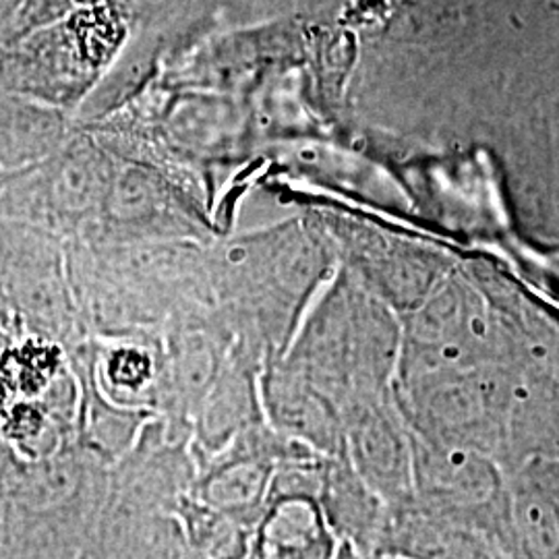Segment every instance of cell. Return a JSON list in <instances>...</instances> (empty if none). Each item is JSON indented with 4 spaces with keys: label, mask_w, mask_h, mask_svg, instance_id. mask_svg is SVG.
<instances>
[{
    "label": "cell",
    "mask_w": 559,
    "mask_h": 559,
    "mask_svg": "<svg viewBox=\"0 0 559 559\" xmlns=\"http://www.w3.org/2000/svg\"><path fill=\"white\" fill-rule=\"evenodd\" d=\"M78 129L62 108L0 92V168L20 173L55 156Z\"/></svg>",
    "instance_id": "cell-17"
},
{
    "label": "cell",
    "mask_w": 559,
    "mask_h": 559,
    "mask_svg": "<svg viewBox=\"0 0 559 559\" xmlns=\"http://www.w3.org/2000/svg\"><path fill=\"white\" fill-rule=\"evenodd\" d=\"M378 556L406 559H522L477 526L440 516L417 498L390 506ZM376 556V558H378Z\"/></svg>",
    "instance_id": "cell-10"
},
{
    "label": "cell",
    "mask_w": 559,
    "mask_h": 559,
    "mask_svg": "<svg viewBox=\"0 0 559 559\" xmlns=\"http://www.w3.org/2000/svg\"><path fill=\"white\" fill-rule=\"evenodd\" d=\"M2 559H36V558H2Z\"/></svg>",
    "instance_id": "cell-25"
},
{
    "label": "cell",
    "mask_w": 559,
    "mask_h": 559,
    "mask_svg": "<svg viewBox=\"0 0 559 559\" xmlns=\"http://www.w3.org/2000/svg\"><path fill=\"white\" fill-rule=\"evenodd\" d=\"M336 559H362L359 554L353 549V547H348V545H344V543H340L338 556Z\"/></svg>",
    "instance_id": "cell-22"
},
{
    "label": "cell",
    "mask_w": 559,
    "mask_h": 559,
    "mask_svg": "<svg viewBox=\"0 0 559 559\" xmlns=\"http://www.w3.org/2000/svg\"><path fill=\"white\" fill-rule=\"evenodd\" d=\"M15 338H17V334L11 328H7L4 323H0V411L9 402V390H7V381H4V360H7V353Z\"/></svg>",
    "instance_id": "cell-19"
},
{
    "label": "cell",
    "mask_w": 559,
    "mask_h": 559,
    "mask_svg": "<svg viewBox=\"0 0 559 559\" xmlns=\"http://www.w3.org/2000/svg\"><path fill=\"white\" fill-rule=\"evenodd\" d=\"M260 381L265 420L276 431L321 456L344 454V411L336 400L300 376L282 355L263 359Z\"/></svg>",
    "instance_id": "cell-8"
},
{
    "label": "cell",
    "mask_w": 559,
    "mask_h": 559,
    "mask_svg": "<svg viewBox=\"0 0 559 559\" xmlns=\"http://www.w3.org/2000/svg\"><path fill=\"white\" fill-rule=\"evenodd\" d=\"M0 323H4L7 328H11L15 332V321H13V313H11V307H9V300L4 295V286H2V280H0ZM17 334V332H15Z\"/></svg>",
    "instance_id": "cell-20"
},
{
    "label": "cell",
    "mask_w": 559,
    "mask_h": 559,
    "mask_svg": "<svg viewBox=\"0 0 559 559\" xmlns=\"http://www.w3.org/2000/svg\"><path fill=\"white\" fill-rule=\"evenodd\" d=\"M81 385L69 367L40 399L11 400L0 411V433L25 462H38L78 443Z\"/></svg>",
    "instance_id": "cell-11"
},
{
    "label": "cell",
    "mask_w": 559,
    "mask_h": 559,
    "mask_svg": "<svg viewBox=\"0 0 559 559\" xmlns=\"http://www.w3.org/2000/svg\"><path fill=\"white\" fill-rule=\"evenodd\" d=\"M299 454V441L261 420L221 454L201 462L189 496L255 528L267 506L276 466Z\"/></svg>",
    "instance_id": "cell-6"
},
{
    "label": "cell",
    "mask_w": 559,
    "mask_h": 559,
    "mask_svg": "<svg viewBox=\"0 0 559 559\" xmlns=\"http://www.w3.org/2000/svg\"><path fill=\"white\" fill-rule=\"evenodd\" d=\"M338 549L320 500L288 496L267 501L253 528L249 559H336Z\"/></svg>",
    "instance_id": "cell-14"
},
{
    "label": "cell",
    "mask_w": 559,
    "mask_h": 559,
    "mask_svg": "<svg viewBox=\"0 0 559 559\" xmlns=\"http://www.w3.org/2000/svg\"><path fill=\"white\" fill-rule=\"evenodd\" d=\"M371 559H406V558H394V556H378V558Z\"/></svg>",
    "instance_id": "cell-24"
},
{
    "label": "cell",
    "mask_w": 559,
    "mask_h": 559,
    "mask_svg": "<svg viewBox=\"0 0 559 559\" xmlns=\"http://www.w3.org/2000/svg\"><path fill=\"white\" fill-rule=\"evenodd\" d=\"M9 177H11V173H4V170L0 168V191H2V187H4V182L9 180Z\"/></svg>",
    "instance_id": "cell-23"
},
{
    "label": "cell",
    "mask_w": 559,
    "mask_h": 559,
    "mask_svg": "<svg viewBox=\"0 0 559 559\" xmlns=\"http://www.w3.org/2000/svg\"><path fill=\"white\" fill-rule=\"evenodd\" d=\"M318 500L340 543L353 547L362 559L378 556L390 506L360 477L346 454L325 462Z\"/></svg>",
    "instance_id": "cell-13"
},
{
    "label": "cell",
    "mask_w": 559,
    "mask_h": 559,
    "mask_svg": "<svg viewBox=\"0 0 559 559\" xmlns=\"http://www.w3.org/2000/svg\"><path fill=\"white\" fill-rule=\"evenodd\" d=\"M344 454L388 506L415 500V445L394 392L344 408Z\"/></svg>",
    "instance_id": "cell-7"
},
{
    "label": "cell",
    "mask_w": 559,
    "mask_h": 559,
    "mask_svg": "<svg viewBox=\"0 0 559 559\" xmlns=\"http://www.w3.org/2000/svg\"><path fill=\"white\" fill-rule=\"evenodd\" d=\"M162 365V334L96 338V383L102 394L119 406L143 408L158 415Z\"/></svg>",
    "instance_id": "cell-16"
},
{
    "label": "cell",
    "mask_w": 559,
    "mask_h": 559,
    "mask_svg": "<svg viewBox=\"0 0 559 559\" xmlns=\"http://www.w3.org/2000/svg\"><path fill=\"white\" fill-rule=\"evenodd\" d=\"M195 559H249L253 528L187 496L175 510Z\"/></svg>",
    "instance_id": "cell-18"
},
{
    "label": "cell",
    "mask_w": 559,
    "mask_h": 559,
    "mask_svg": "<svg viewBox=\"0 0 559 559\" xmlns=\"http://www.w3.org/2000/svg\"><path fill=\"white\" fill-rule=\"evenodd\" d=\"M263 359L260 348L235 340L218 380L193 417L191 448L198 466L221 454L245 429L265 420L260 381Z\"/></svg>",
    "instance_id": "cell-9"
},
{
    "label": "cell",
    "mask_w": 559,
    "mask_h": 559,
    "mask_svg": "<svg viewBox=\"0 0 559 559\" xmlns=\"http://www.w3.org/2000/svg\"><path fill=\"white\" fill-rule=\"evenodd\" d=\"M115 175V154L78 127L55 156L9 177L0 191V218L64 240L85 239L100 221Z\"/></svg>",
    "instance_id": "cell-2"
},
{
    "label": "cell",
    "mask_w": 559,
    "mask_h": 559,
    "mask_svg": "<svg viewBox=\"0 0 559 559\" xmlns=\"http://www.w3.org/2000/svg\"><path fill=\"white\" fill-rule=\"evenodd\" d=\"M413 445L415 498L420 506L477 526L520 556L510 519L508 475L500 462L477 450L431 443L417 436H413Z\"/></svg>",
    "instance_id": "cell-4"
},
{
    "label": "cell",
    "mask_w": 559,
    "mask_h": 559,
    "mask_svg": "<svg viewBox=\"0 0 559 559\" xmlns=\"http://www.w3.org/2000/svg\"><path fill=\"white\" fill-rule=\"evenodd\" d=\"M110 496V466L71 443L23 462L7 489L0 559H80Z\"/></svg>",
    "instance_id": "cell-1"
},
{
    "label": "cell",
    "mask_w": 559,
    "mask_h": 559,
    "mask_svg": "<svg viewBox=\"0 0 559 559\" xmlns=\"http://www.w3.org/2000/svg\"><path fill=\"white\" fill-rule=\"evenodd\" d=\"M80 559H195L175 512H127L106 501Z\"/></svg>",
    "instance_id": "cell-15"
},
{
    "label": "cell",
    "mask_w": 559,
    "mask_h": 559,
    "mask_svg": "<svg viewBox=\"0 0 559 559\" xmlns=\"http://www.w3.org/2000/svg\"><path fill=\"white\" fill-rule=\"evenodd\" d=\"M508 491L522 559H559V460H524L508 473Z\"/></svg>",
    "instance_id": "cell-12"
},
{
    "label": "cell",
    "mask_w": 559,
    "mask_h": 559,
    "mask_svg": "<svg viewBox=\"0 0 559 559\" xmlns=\"http://www.w3.org/2000/svg\"><path fill=\"white\" fill-rule=\"evenodd\" d=\"M0 280L17 336L48 340L67 353L92 338L73 297L67 240L59 235L0 218Z\"/></svg>",
    "instance_id": "cell-3"
},
{
    "label": "cell",
    "mask_w": 559,
    "mask_h": 559,
    "mask_svg": "<svg viewBox=\"0 0 559 559\" xmlns=\"http://www.w3.org/2000/svg\"><path fill=\"white\" fill-rule=\"evenodd\" d=\"M191 441V425L152 417L133 448L110 466L108 501L138 514L175 512L200 471Z\"/></svg>",
    "instance_id": "cell-5"
},
{
    "label": "cell",
    "mask_w": 559,
    "mask_h": 559,
    "mask_svg": "<svg viewBox=\"0 0 559 559\" xmlns=\"http://www.w3.org/2000/svg\"><path fill=\"white\" fill-rule=\"evenodd\" d=\"M17 4H20V0H0V21L7 20L15 11Z\"/></svg>",
    "instance_id": "cell-21"
}]
</instances>
